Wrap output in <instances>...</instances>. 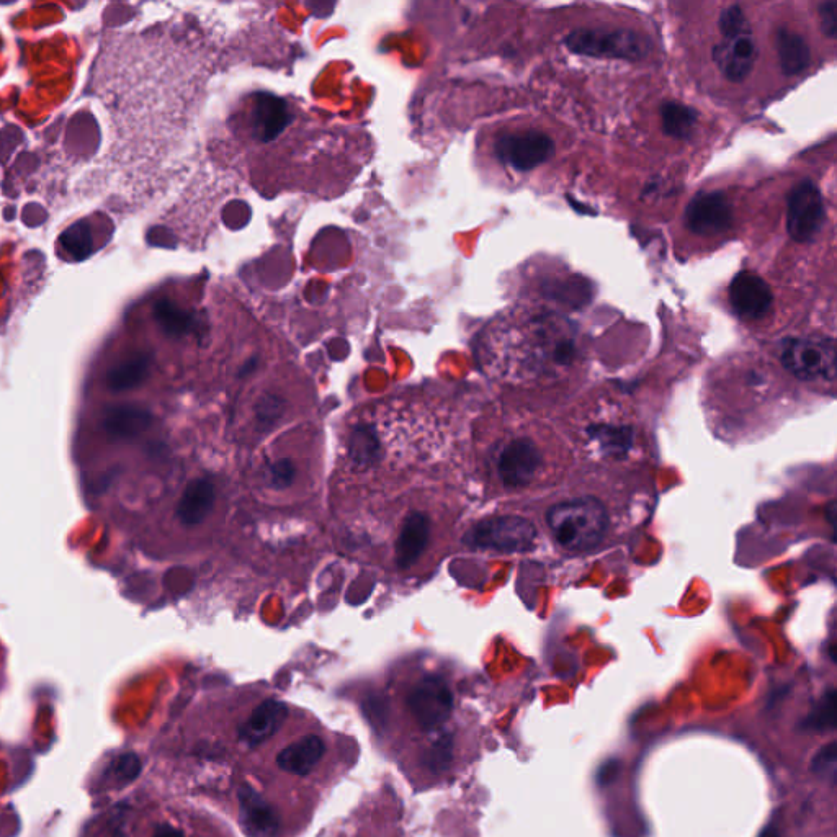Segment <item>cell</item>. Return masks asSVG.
I'll return each mask as SVG.
<instances>
[{"label":"cell","instance_id":"cell-1","mask_svg":"<svg viewBox=\"0 0 837 837\" xmlns=\"http://www.w3.org/2000/svg\"><path fill=\"white\" fill-rule=\"evenodd\" d=\"M128 45L131 79L115 115L125 156L139 175L153 179L187 133L205 86V63L164 36L130 38Z\"/></svg>","mask_w":837,"mask_h":837},{"label":"cell","instance_id":"cell-2","mask_svg":"<svg viewBox=\"0 0 837 837\" xmlns=\"http://www.w3.org/2000/svg\"><path fill=\"white\" fill-rule=\"evenodd\" d=\"M547 524L563 550L587 551L604 540L609 530V512L597 497H578L551 507Z\"/></svg>","mask_w":837,"mask_h":837},{"label":"cell","instance_id":"cell-3","mask_svg":"<svg viewBox=\"0 0 837 837\" xmlns=\"http://www.w3.org/2000/svg\"><path fill=\"white\" fill-rule=\"evenodd\" d=\"M571 53L589 58L641 61L653 51L648 36L627 28H578L564 38Z\"/></svg>","mask_w":837,"mask_h":837},{"label":"cell","instance_id":"cell-4","mask_svg":"<svg viewBox=\"0 0 837 837\" xmlns=\"http://www.w3.org/2000/svg\"><path fill=\"white\" fill-rule=\"evenodd\" d=\"M537 529L530 520L517 515L484 519L466 533L463 542L479 550L499 553H525L537 542Z\"/></svg>","mask_w":837,"mask_h":837},{"label":"cell","instance_id":"cell-5","mask_svg":"<svg viewBox=\"0 0 837 837\" xmlns=\"http://www.w3.org/2000/svg\"><path fill=\"white\" fill-rule=\"evenodd\" d=\"M780 362L788 373L802 381H833L836 378V342L833 339H787Z\"/></svg>","mask_w":837,"mask_h":837},{"label":"cell","instance_id":"cell-6","mask_svg":"<svg viewBox=\"0 0 837 837\" xmlns=\"http://www.w3.org/2000/svg\"><path fill=\"white\" fill-rule=\"evenodd\" d=\"M412 725L426 736L437 735L445 730L452 717L453 694L447 682L439 676H426L417 682L406 699Z\"/></svg>","mask_w":837,"mask_h":837},{"label":"cell","instance_id":"cell-7","mask_svg":"<svg viewBox=\"0 0 837 837\" xmlns=\"http://www.w3.org/2000/svg\"><path fill=\"white\" fill-rule=\"evenodd\" d=\"M826 221L823 193L815 182L802 180L787 198V233L795 242H811Z\"/></svg>","mask_w":837,"mask_h":837},{"label":"cell","instance_id":"cell-8","mask_svg":"<svg viewBox=\"0 0 837 837\" xmlns=\"http://www.w3.org/2000/svg\"><path fill=\"white\" fill-rule=\"evenodd\" d=\"M496 157L504 166L517 172H530L555 156V143L540 131L511 133L497 138L494 144Z\"/></svg>","mask_w":837,"mask_h":837},{"label":"cell","instance_id":"cell-9","mask_svg":"<svg viewBox=\"0 0 837 837\" xmlns=\"http://www.w3.org/2000/svg\"><path fill=\"white\" fill-rule=\"evenodd\" d=\"M327 743L318 733H305L288 739L275 754V766L295 780L309 779L326 761Z\"/></svg>","mask_w":837,"mask_h":837},{"label":"cell","instance_id":"cell-10","mask_svg":"<svg viewBox=\"0 0 837 837\" xmlns=\"http://www.w3.org/2000/svg\"><path fill=\"white\" fill-rule=\"evenodd\" d=\"M684 221L690 233L697 236H720L733 226V205L718 190L699 192L685 208Z\"/></svg>","mask_w":837,"mask_h":837},{"label":"cell","instance_id":"cell-11","mask_svg":"<svg viewBox=\"0 0 837 837\" xmlns=\"http://www.w3.org/2000/svg\"><path fill=\"white\" fill-rule=\"evenodd\" d=\"M288 721V707L275 699H265L254 707L249 715L236 728V739L242 749L256 751L262 746H269Z\"/></svg>","mask_w":837,"mask_h":837},{"label":"cell","instance_id":"cell-12","mask_svg":"<svg viewBox=\"0 0 837 837\" xmlns=\"http://www.w3.org/2000/svg\"><path fill=\"white\" fill-rule=\"evenodd\" d=\"M728 298L736 316L746 321L764 318L774 305L769 283L751 270H743L731 280Z\"/></svg>","mask_w":837,"mask_h":837},{"label":"cell","instance_id":"cell-13","mask_svg":"<svg viewBox=\"0 0 837 837\" xmlns=\"http://www.w3.org/2000/svg\"><path fill=\"white\" fill-rule=\"evenodd\" d=\"M239 823L249 837H278L282 833V816L269 798L256 788L244 785L238 790Z\"/></svg>","mask_w":837,"mask_h":837},{"label":"cell","instance_id":"cell-14","mask_svg":"<svg viewBox=\"0 0 837 837\" xmlns=\"http://www.w3.org/2000/svg\"><path fill=\"white\" fill-rule=\"evenodd\" d=\"M542 463V453L532 440L515 439L502 450L497 471L506 488L519 489L532 483Z\"/></svg>","mask_w":837,"mask_h":837},{"label":"cell","instance_id":"cell-15","mask_svg":"<svg viewBox=\"0 0 837 837\" xmlns=\"http://www.w3.org/2000/svg\"><path fill=\"white\" fill-rule=\"evenodd\" d=\"M757 45L752 32L723 38L713 46L712 58L721 74L731 82H743L748 79L756 66Z\"/></svg>","mask_w":837,"mask_h":837},{"label":"cell","instance_id":"cell-16","mask_svg":"<svg viewBox=\"0 0 837 837\" xmlns=\"http://www.w3.org/2000/svg\"><path fill=\"white\" fill-rule=\"evenodd\" d=\"M153 424V414L135 404H120L105 411L102 427L113 442H128L144 434Z\"/></svg>","mask_w":837,"mask_h":837},{"label":"cell","instance_id":"cell-17","mask_svg":"<svg viewBox=\"0 0 837 837\" xmlns=\"http://www.w3.org/2000/svg\"><path fill=\"white\" fill-rule=\"evenodd\" d=\"M429 517L422 512H412L406 517L396 543V561L399 569L411 568L421 558L429 543Z\"/></svg>","mask_w":837,"mask_h":837},{"label":"cell","instance_id":"cell-18","mask_svg":"<svg viewBox=\"0 0 837 837\" xmlns=\"http://www.w3.org/2000/svg\"><path fill=\"white\" fill-rule=\"evenodd\" d=\"M215 506V486L205 478L193 479L177 506V517L187 527L202 524Z\"/></svg>","mask_w":837,"mask_h":837},{"label":"cell","instance_id":"cell-19","mask_svg":"<svg viewBox=\"0 0 837 837\" xmlns=\"http://www.w3.org/2000/svg\"><path fill=\"white\" fill-rule=\"evenodd\" d=\"M775 46L779 56L780 69L785 76H798L810 68L811 50L802 35L790 28L780 27L775 32Z\"/></svg>","mask_w":837,"mask_h":837},{"label":"cell","instance_id":"cell-20","mask_svg":"<svg viewBox=\"0 0 837 837\" xmlns=\"http://www.w3.org/2000/svg\"><path fill=\"white\" fill-rule=\"evenodd\" d=\"M455 759V739L450 731L427 736L419 752V766L430 777H439L452 769Z\"/></svg>","mask_w":837,"mask_h":837},{"label":"cell","instance_id":"cell-21","mask_svg":"<svg viewBox=\"0 0 837 837\" xmlns=\"http://www.w3.org/2000/svg\"><path fill=\"white\" fill-rule=\"evenodd\" d=\"M151 360L148 355H133L113 365L105 376V385L113 393H125L141 385L149 375Z\"/></svg>","mask_w":837,"mask_h":837},{"label":"cell","instance_id":"cell-22","mask_svg":"<svg viewBox=\"0 0 837 837\" xmlns=\"http://www.w3.org/2000/svg\"><path fill=\"white\" fill-rule=\"evenodd\" d=\"M661 123L664 133L669 138L685 141L694 135L695 126L699 123V113L684 103L664 102L661 107Z\"/></svg>","mask_w":837,"mask_h":837},{"label":"cell","instance_id":"cell-23","mask_svg":"<svg viewBox=\"0 0 837 837\" xmlns=\"http://www.w3.org/2000/svg\"><path fill=\"white\" fill-rule=\"evenodd\" d=\"M349 457L355 465L370 466L380 457V442L370 426H357L349 439Z\"/></svg>","mask_w":837,"mask_h":837},{"label":"cell","instance_id":"cell-24","mask_svg":"<svg viewBox=\"0 0 837 837\" xmlns=\"http://www.w3.org/2000/svg\"><path fill=\"white\" fill-rule=\"evenodd\" d=\"M591 435L602 452L615 458L625 457L632 448L633 430L627 426L594 427L591 429Z\"/></svg>","mask_w":837,"mask_h":837},{"label":"cell","instance_id":"cell-25","mask_svg":"<svg viewBox=\"0 0 837 837\" xmlns=\"http://www.w3.org/2000/svg\"><path fill=\"white\" fill-rule=\"evenodd\" d=\"M836 726V692L833 689L823 695V699L816 703L810 715L803 721L802 730L813 733H824L834 730Z\"/></svg>","mask_w":837,"mask_h":837},{"label":"cell","instance_id":"cell-26","mask_svg":"<svg viewBox=\"0 0 837 837\" xmlns=\"http://www.w3.org/2000/svg\"><path fill=\"white\" fill-rule=\"evenodd\" d=\"M545 290H547L548 296H553V298H558V300L573 306L586 305L591 300L589 283L586 280H579V278L568 280V282L548 283Z\"/></svg>","mask_w":837,"mask_h":837},{"label":"cell","instance_id":"cell-27","mask_svg":"<svg viewBox=\"0 0 837 837\" xmlns=\"http://www.w3.org/2000/svg\"><path fill=\"white\" fill-rule=\"evenodd\" d=\"M156 318L162 329L171 336H182L190 329V318L182 309L175 308L171 303H161L156 308Z\"/></svg>","mask_w":837,"mask_h":837},{"label":"cell","instance_id":"cell-28","mask_svg":"<svg viewBox=\"0 0 837 837\" xmlns=\"http://www.w3.org/2000/svg\"><path fill=\"white\" fill-rule=\"evenodd\" d=\"M718 28H720V33L723 38H731V36L751 32L748 17H746L744 10L739 5H730V7H726L721 12L720 20H718Z\"/></svg>","mask_w":837,"mask_h":837},{"label":"cell","instance_id":"cell-29","mask_svg":"<svg viewBox=\"0 0 837 837\" xmlns=\"http://www.w3.org/2000/svg\"><path fill=\"white\" fill-rule=\"evenodd\" d=\"M139 770H141L139 757L133 752H126L112 762L108 772L118 784H128V782L138 777Z\"/></svg>","mask_w":837,"mask_h":837},{"label":"cell","instance_id":"cell-30","mask_svg":"<svg viewBox=\"0 0 837 837\" xmlns=\"http://www.w3.org/2000/svg\"><path fill=\"white\" fill-rule=\"evenodd\" d=\"M64 246L68 249L69 254L76 257V259H84L89 256L90 242L89 231H87L82 224H76L68 229V233L64 234Z\"/></svg>","mask_w":837,"mask_h":837},{"label":"cell","instance_id":"cell-31","mask_svg":"<svg viewBox=\"0 0 837 837\" xmlns=\"http://www.w3.org/2000/svg\"><path fill=\"white\" fill-rule=\"evenodd\" d=\"M836 762H837V744L829 743L820 751L816 752L811 762V770L820 777H831L834 780L836 777Z\"/></svg>","mask_w":837,"mask_h":837},{"label":"cell","instance_id":"cell-32","mask_svg":"<svg viewBox=\"0 0 837 837\" xmlns=\"http://www.w3.org/2000/svg\"><path fill=\"white\" fill-rule=\"evenodd\" d=\"M256 414L260 426H272L283 414L282 399L277 398V396H270V394L260 398Z\"/></svg>","mask_w":837,"mask_h":837},{"label":"cell","instance_id":"cell-33","mask_svg":"<svg viewBox=\"0 0 837 837\" xmlns=\"http://www.w3.org/2000/svg\"><path fill=\"white\" fill-rule=\"evenodd\" d=\"M295 465L290 460H280L270 468V484L275 489H285L291 486L295 479Z\"/></svg>","mask_w":837,"mask_h":837},{"label":"cell","instance_id":"cell-34","mask_svg":"<svg viewBox=\"0 0 837 837\" xmlns=\"http://www.w3.org/2000/svg\"><path fill=\"white\" fill-rule=\"evenodd\" d=\"M818 17H820L821 30H823L824 35L828 36L829 40H834L837 36L836 0H828V2L820 4Z\"/></svg>","mask_w":837,"mask_h":837},{"label":"cell","instance_id":"cell-35","mask_svg":"<svg viewBox=\"0 0 837 837\" xmlns=\"http://www.w3.org/2000/svg\"><path fill=\"white\" fill-rule=\"evenodd\" d=\"M618 772V762H607L599 772V784L600 785H607L612 782V780L617 777Z\"/></svg>","mask_w":837,"mask_h":837},{"label":"cell","instance_id":"cell-36","mask_svg":"<svg viewBox=\"0 0 837 837\" xmlns=\"http://www.w3.org/2000/svg\"><path fill=\"white\" fill-rule=\"evenodd\" d=\"M153 837H185V834L172 824L164 823L157 826Z\"/></svg>","mask_w":837,"mask_h":837},{"label":"cell","instance_id":"cell-37","mask_svg":"<svg viewBox=\"0 0 837 837\" xmlns=\"http://www.w3.org/2000/svg\"><path fill=\"white\" fill-rule=\"evenodd\" d=\"M759 837H782V834L779 833V829L775 828L774 824H770L759 834Z\"/></svg>","mask_w":837,"mask_h":837}]
</instances>
